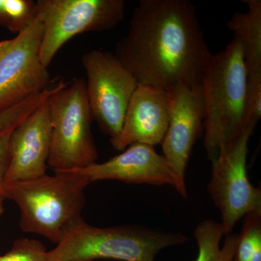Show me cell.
Returning <instances> with one entry per match:
<instances>
[{"label": "cell", "mask_w": 261, "mask_h": 261, "mask_svg": "<svg viewBox=\"0 0 261 261\" xmlns=\"http://www.w3.org/2000/svg\"><path fill=\"white\" fill-rule=\"evenodd\" d=\"M114 55L137 83L166 91L202 85L213 56L188 0H141Z\"/></svg>", "instance_id": "cell-1"}, {"label": "cell", "mask_w": 261, "mask_h": 261, "mask_svg": "<svg viewBox=\"0 0 261 261\" xmlns=\"http://www.w3.org/2000/svg\"><path fill=\"white\" fill-rule=\"evenodd\" d=\"M54 173L3 184L2 191L5 199L18 206L22 231L42 235L58 245L85 221L84 189L90 183L74 170Z\"/></svg>", "instance_id": "cell-2"}, {"label": "cell", "mask_w": 261, "mask_h": 261, "mask_svg": "<svg viewBox=\"0 0 261 261\" xmlns=\"http://www.w3.org/2000/svg\"><path fill=\"white\" fill-rule=\"evenodd\" d=\"M247 84L243 46L233 37L224 49L213 55L202 82L204 147L211 162L221 151L233 145L247 129Z\"/></svg>", "instance_id": "cell-3"}, {"label": "cell", "mask_w": 261, "mask_h": 261, "mask_svg": "<svg viewBox=\"0 0 261 261\" xmlns=\"http://www.w3.org/2000/svg\"><path fill=\"white\" fill-rule=\"evenodd\" d=\"M188 240L184 233L139 225L97 227L84 221L48 251V261H154L163 249Z\"/></svg>", "instance_id": "cell-4"}, {"label": "cell", "mask_w": 261, "mask_h": 261, "mask_svg": "<svg viewBox=\"0 0 261 261\" xmlns=\"http://www.w3.org/2000/svg\"><path fill=\"white\" fill-rule=\"evenodd\" d=\"M48 104L51 126L48 166L54 171H73L97 163L85 80L58 84Z\"/></svg>", "instance_id": "cell-5"}, {"label": "cell", "mask_w": 261, "mask_h": 261, "mask_svg": "<svg viewBox=\"0 0 261 261\" xmlns=\"http://www.w3.org/2000/svg\"><path fill=\"white\" fill-rule=\"evenodd\" d=\"M125 13L123 0H38L36 17L43 25L39 51L42 64L48 68L58 51L75 36L115 28Z\"/></svg>", "instance_id": "cell-6"}, {"label": "cell", "mask_w": 261, "mask_h": 261, "mask_svg": "<svg viewBox=\"0 0 261 261\" xmlns=\"http://www.w3.org/2000/svg\"><path fill=\"white\" fill-rule=\"evenodd\" d=\"M87 98L93 119L110 139L121 132L137 80L113 53L92 49L83 55Z\"/></svg>", "instance_id": "cell-7"}, {"label": "cell", "mask_w": 261, "mask_h": 261, "mask_svg": "<svg viewBox=\"0 0 261 261\" xmlns=\"http://www.w3.org/2000/svg\"><path fill=\"white\" fill-rule=\"evenodd\" d=\"M254 128H247L233 145L211 161V178L207 191L221 216L224 236L232 232L244 216L261 211V190L254 187L247 175L248 142Z\"/></svg>", "instance_id": "cell-8"}, {"label": "cell", "mask_w": 261, "mask_h": 261, "mask_svg": "<svg viewBox=\"0 0 261 261\" xmlns=\"http://www.w3.org/2000/svg\"><path fill=\"white\" fill-rule=\"evenodd\" d=\"M42 37L36 17L16 37L0 41V111L49 89L50 75L39 56Z\"/></svg>", "instance_id": "cell-9"}, {"label": "cell", "mask_w": 261, "mask_h": 261, "mask_svg": "<svg viewBox=\"0 0 261 261\" xmlns=\"http://www.w3.org/2000/svg\"><path fill=\"white\" fill-rule=\"evenodd\" d=\"M168 92L169 121L161 145L163 155L177 180L176 192L186 199L188 194L185 173L194 145L204 128L203 91L202 85L178 86Z\"/></svg>", "instance_id": "cell-10"}, {"label": "cell", "mask_w": 261, "mask_h": 261, "mask_svg": "<svg viewBox=\"0 0 261 261\" xmlns=\"http://www.w3.org/2000/svg\"><path fill=\"white\" fill-rule=\"evenodd\" d=\"M48 99L12 130L4 184L28 181L47 174L51 144Z\"/></svg>", "instance_id": "cell-11"}, {"label": "cell", "mask_w": 261, "mask_h": 261, "mask_svg": "<svg viewBox=\"0 0 261 261\" xmlns=\"http://www.w3.org/2000/svg\"><path fill=\"white\" fill-rule=\"evenodd\" d=\"M170 94L168 91L138 84L125 116L121 132L110 139L113 149L123 151L135 143L161 145L169 121Z\"/></svg>", "instance_id": "cell-12"}, {"label": "cell", "mask_w": 261, "mask_h": 261, "mask_svg": "<svg viewBox=\"0 0 261 261\" xmlns=\"http://www.w3.org/2000/svg\"><path fill=\"white\" fill-rule=\"evenodd\" d=\"M74 171L85 176L90 184L116 180L135 185H169L175 190L177 187L176 176L164 156L145 144H133L106 162H97Z\"/></svg>", "instance_id": "cell-13"}, {"label": "cell", "mask_w": 261, "mask_h": 261, "mask_svg": "<svg viewBox=\"0 0 261 261\" xmlns=\"http://www.w3.org/2000/svg\"><path fill=\"white\" fill-rule=\"evenodd\" d=\"M242 2L248 10L234 13L226 25L243 46L247 76L261 75V1Z\"/></svg>", "instance_id": "cell-14"}, {"label": "cell", "mask_w": 261, "mask_h": 261, "mask_svg": "<svg viewBox=\"0 0 261 261\" xmlns=\"http://www.w3.org/2000/svg\"><path fill=\"white\" fill-rule=\"evenodd\" d=\"M194 237L198 246V255L196 261H233L238 234L226 235L224 245L221 242L224 237L221 223L206 219L196 226Z\"/></svg>", "instance_id": "cell-15"}, {"label": "cell", "mask_w": 261, "mask_h": 261, "mask_svg": "<svg viewBox=\"0 0 261 261\" xmlns=\"http://www.w3.org/2000/svg\"><path fill=\"white\" fill-rule=\"evenodd\" d=\"M233 261H261V211L244 216Z\"/></svg>", "instance_id": "cell-16"}, {"label": "cell", "mask_w": 261, "mask_h": 261, "mask_svg": "<svg viewBox=\"0 0 261 261\" xmlns=\"http://www.w3.org/2000/svg\"><path fill=\"white\" fill-rule=\"evenodd\" d=\"M36 18V2L0 0V27L13 34L23 32Z\"/></svg>", "instance_id": "cell-17"}, {"label": "cell", "mask_w": 261, "mask_h": 261, "mask_svg": "<svg viewBox=\"0 0 261 261\" xmlns=\"http://www.w3.org/2000/svg\"><path fill=\"white\" fill-rule=\"evenodd\" d=\"M56 86L0 111V134L14 128L50 97Z\"/></svg>", "instance_id": "cell-18"}, {"label": "cell", "mask_w": 261, "mask_h": 261, "mask_svg": "<svg viewBox=\"0 0 261 261\" xmlns=\"http://www.w3.org/2000/svg\"><path fill=\"white\" fill-rule=\"evenodd\" d=\"M0 261H48V251L40 242L31 239L17 240Z\"/></svg>", "instance_id": "cell-19"}, {"label": "cell", "mask_w": 261, "mask_h": 261, "mask_svg": "<svg viewBox=\"0 0 261 261\" xmlns=\"http://www.w3.org/2000/svg\"><path fill=\"white\" fill-rule=\"evenodd\" d=\"M261 116V75L247 76L245 128H254Z\"/></svg>", "instance_id": "cell-20"}, {"label": "cell", "mask_w": 261, "mask_h": 261, "mask_svg": "<svg viewBox=\"0 0 261 261\" xmlns=\"http://www.w3.org/2000/svg\"><path fill=\"white\" fill-rule=\"evenodd\" d=\"M14 128L5 130L0 134V190L4 184L5 174L8 170L9 163L10 139L12 130Z\"/></svg>", "instance_id": "cell-21"}, {"label": "cell", "mask_w": 261, "mask_h": 261, "mask_svg": "<svg viewBox=\"0 0 261 261\" xmlns=\"http://www.w3.org/2000/svg\"><path fill=\"white\" fill-rule=\"evenodd\" d=\"M5 200V197L4 195H3V192L2 191V189L0 190V216L4 213L5 208H4V201Z\"/></svg>", "instance_id": "cell-22"}]
</instances>
